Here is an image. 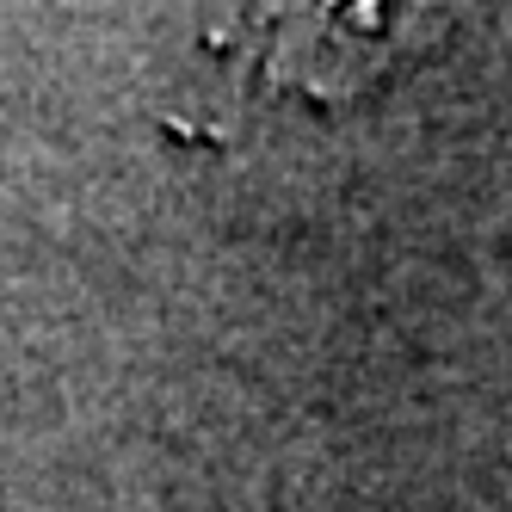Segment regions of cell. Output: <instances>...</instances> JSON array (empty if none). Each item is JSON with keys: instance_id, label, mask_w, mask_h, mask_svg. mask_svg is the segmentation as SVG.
Listing matches in <instances>:
<instances>
[{"instance_id": "obj_1", "label": "cell", "mask_w": 512, "mask_h": 512, "mask_svg": "<svg viewBox=\"0 0 512 512\" xmlns=\"http://www.w3.org/2000/svg\"><path fill=\"white\" fill-rule=\"evenodd\" d=\"M438 19L426 13H383V7H321V13H272V75L290 87H309L321 99H340L364 81H377L395 56L432 44Z\"/></svg>"}]
</instances>
